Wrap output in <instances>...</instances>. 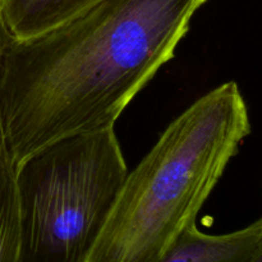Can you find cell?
I'll return each instance as SVG.
<instances>
[{
    "mask_svg": "<svg viewBox=\"0 0 262 262\" xmlns=\"http://www.w3.org/2000/svg\"><path fill=\"white\" fill-rule=\"evenodd\" d=\"M207 0H97L60 25L8 37L0 129L10 160L60 138L114 127L170 61Z\"/></svg>",
    "mask_w": 262,
    "mask_h": 262,
    "instance_id": "obj_1",
    "label": "cell"
},
{
    "mask_svg": "<svg viewBox=\"0 0 262 262\" xmlns=\"http://www.w3.org/2000/svg\"><path fill=\"white\" fill-rule=\"evenodd\" d=\"M252 132L237 82L199 97L128 171L83 262H161Z\"/></svg>",
    "mask_w": 262,
    "mask_h": 262,
    "instance_id": "obj_2",
    "label": "cell"
},
{
    "mask_svg": "<svg viewBox=\"0 0 262 262\" xmlns=\"http://www.w3.org/2000/svg\"><path fill=\"white\" fill-rule=\"evenodd\" d=\"M127 173L114 127L60 138L14 166L17 262H83Z\"/></svg>",
    "mask_w": 262,
    "mask_h": 262,
    "instance_id": "obj_3",
    "label": "cell"
},
{
    "mask_svg": "<svg viewBox=\"0 0 262 262\" xmlns=\"http://www.w3.org/2000/svg\"><path fill=\"white\" fill-rule=\"evenodd\" d=\"M161 262H262V220L224 234L193 224Z\"/></svg>",
    "mask_w": 262,
    "mask_h": 262,
    "instance_id": "obj_4",
    "label": "cell"
},
{
    "mask_svg": "<svg viewBox=\"0 0 262 262\" xmlns=\"http://www.w3.org/2000/svg\"><path fill=\"white\" fill-rule=\"evenodd\" d=\"M97 0H0L3 20L10 37L27 38L42 33Z\"/></svg>",
    "mask_w": 262,
    "mask_h": 262,
    "instance_id": "obj_5",
    "label": "cell"
},
{
    "mask_svg": "<svg viewBox=\"0 0 262 262\" xmlns=\"http://www.w3.org/2000/svg\"><path fill=\"white\" fill-rule=\"evenodd\" d=\"M19 211L14 164L0 129V262H17L19 256Z\"/></svg>",
    "mask_w": 262,
    "mask_h": 262,
    "instance_id": "obj_6",
    "label": "cell"
},
{
    "mask_svg": "<svg viewBox=\"0 0 262 262\" xmlns=\"http://www.w3.org/2000/svg\"><path fill=\"white\" fill-rule=\"evenodd\" d=\"M8 37H9V33H8L7 27L4 25V20H3L2 10H0V55H2L3 48H4L5 42H7Z\"/></svg>",
    "mask_w": 262,
    "mask_h": 262,
    "instance_id": "obj_7",
    "label": "cell"
}]
</instances>
